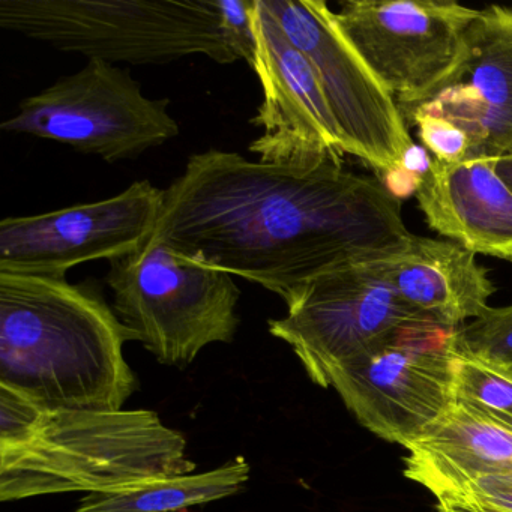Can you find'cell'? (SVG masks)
<instances>
[{"mask_svg": "<svg viewBox=\"0 0 512 512\" xmlns=\"http://www.w3.org/2000/svg\"><path fill=\"white\" fill-rule=\"evenodd\" d=\"M164 193L149 241L286 305L316 278L395 256L415 236L386 185L343 161L299 169L211 149L191 155Z\"/></svg>", "mask_w": 512, "mask_h": 512, "instance_id": "6da1fadb", "label": "cell"}, {"mask_svg": "<svg viewBox=\"0 0 512 512\" xmlns=\"http://www.w3.org/2000/svg\"><path fill=\"white\" fill-rule=\"evenodd\" d=\"M181 431L154 410L49 407L0 385V500L112 493L193 473Z\"/></svg>", "mask_w": 512, "mask_h": 512, "instance_id": "7a4b0ae2", "label": "cell"}, {"mask_svg": "<svg viewBox=\"0 0 512 512\" xmlns=\"http://www.w3.org/2000/svg\"><path fill=\"white\" fill-rule=\"evenodd\" d=\"M128 341L136 335L98 290L0 274V385L49 407L124 409L137 389Z\"/></svg>", "mask_w": 512, "mask_h": 512, "instance_id": "3957f363", "label": "cell"}, {"mask_svg": "<svg viewBox=\"0 0 512 512\" xmlns=\"http://www.w3.org/2000/svg\"><path fill=\"white\" fill-rule=\"evenodd\" d=\"M0 28L113 65L194 55L221 65L239 61L224 34L220 0H2Z\"/></svg>", "mask_w": 512, "mask_h": 512, "instance_id": "277c9868", "label": "cell"}, {"mask_svg": "<svg viewBox=\"0 0 512 512\" xmlns=\"http://www.w3.org/2000/svg\"><path fill=\"white\" fill-rule=\"evenodd\" d=\"M113 311L158 362L185 368L209 344L232 343L241 290L233 275L148 241L110 260Z\"/></svg>", "mask_w": 512, "mask_h": 512, "instance_id": "5b68a950", "label": "cell"}, {"mask_svg": "<svg viewBox=\"0 0 512 512\" xmlns=\"http://www.w3.org/2000/svg\"><path fill=\"white\" fill-rule=\"evenodd\" d=\"M169 104L167 98L146 97L127 70L91 59L77 73L25 98L0 130L53 140L116 163L179 136Z\"/></svg>", "mask_w": 512, "mask_h": 512, "instance_id": "8992f818", "label": "cell"}, {"mask_svg": "<svg viewBox=\"0 0 512 512\" xmlns=\"http://www.w3.org/2000/svg\"><path fill=\"white\" fill-rule=\"evenodd\" d=\"M286 37L316 71L349 155L383 178L403 170L415 143L394 95L338 28L323 0H262Z\"/></svg>", "mask_w": 512, "mask_h": 512, "instance_id": "52a82bcc", "label": "cell"}, {"mask_svg": "<svg viewBox=\"0 0 512 512\" xmlns=\"http://www.w3.org/2000/svg\"><path fill=\"white\" fill-rule=\"evenodd\" d=\"M457 329L437 323L403 329L335 368L329 388L362 427L407 448L454 403Z\"/></svg>", "mask_w": 512, "mask_h": 512, "instance_id": "ba28073f", "label": "cell"}, {"mask_svg": "<svg viewBox=\"0 0 512 512\" xmlns=\"http://www.w3.org/2000/svg\"><path fill=\"white\" fill-rule=\"evenodd\" d=\"M478 14L454 0H347L335 20L400 109H410L449 85Z\"/></svg>", "mask_w": 512, "mask_h": 512, "instance_id": "9c48e42d", "label": "cell"}, {"mask_svg": "<svg viewBox=\"0 0 512 512\" xmlns=\"http://www.w3.org/2000/svg\"><path fill=\"white\" fill-rule=\"evenodd\" d=\"M425 323L436 322L410 307L367 262L311 281L287 305L286 316L269 320L268 326L292 347L308 377L329 388L335 368Z\"/></svg>", "mask_w": 512, "mask_h": 512, "instance_id": "30bf717a", "label": "cell"}, {"mask_svg": "<svg viewBox=\"0 0 512 512\" xmlns=\"http://www.w3.org/2000/svg\"><path fill=\"white\" fill-rule=\"evenodd\" d=\"M164 190L149 181L100 202L0 223V274L65 278L92 260H115L139 251L154 235Z\"/></svg>", "mask_w": 512, "mask_h": 512, "instance_id": "8fae6325", "label": "cell"}, {"mask_svg": "<svg viewBox=\"0 0 512 512\" xmlns=\"http://www.w3.org/2000/svg\"><path fill=\"white\" fill-rule=\"evenodd\" d=\"M254 34L257 47L251 70L259 77L263 101L250 124L263 133L248 146L251 154L262 163L299 169L343 161L349 152L316 71L262 0H254Z\"/></svg>", "mask_w": 512, "mask_h": 512, "instance_id": "7c38bea8", "label": "cell"}, {"mask_svg": "<svg viewBox=\"0 0 512 512\" xmlns=\"http://www.w3.org/2000/svg\"><path fill=\"white\" fill-rule=\"evenodd\" d=\"M499 158L431 160L415 197L431 230L476 256L512 262V188L497 172Z\"/></svg>", "mask_w": 512, "mask_h": 512, "instance_id": "4fadbf2b", "label": "cell"}, {"mask_svg": "<svg viewBox=\"0 0 512 512\" xmlns=\"http://www.w3.org/2000/svg\"><path fill=\"white\" fill-rule=\"evenodd\" d=\"M373 266L410 307L445 328L481 316L496 293L476 254L454 241L415 235L406 250Z\"/></svg>", "mask_w": 512, "mask_h": 512, "instance_id": "5bb4252c", "label": "cell"}, {"mask_svg": "<svg viewBox=\"0 0 512 512\" xmlns=\"http://www.w3.org/2000/svg\"><path fill=\"white\" fill-rule=\"evenodd\" d=\"M407 451L404 476L451 500L478 476L512 470V431L454 401Z\"/></svg>", "mask_w": 512, "mask_h": 512, "instance_id": "9a60e30c", "label": "cell"}, {"mask_svg": "<svg viewBox=\"0 0 512 512\" xmlns=\"http://www.w3.org/2000/svg\"><path fill=\"white\" fill-rule=\"evenodd\" d=\"M448 86L463 89L478 107L488 154L512 152V7L479 10L467 28L463 59Z\"/></svg>", "mask_w": 512, "mask_h": 512, "instance_id": "2e32d148", "label": "cell"}, {"mask_svg": "<svg viewBox=\"0 0 512 512\" xmlns=\"http://www.w3.org/2000/svg\"><path fill=\"white\" fill-rule=\"evenodd\" d=\"M250 473V464L238 455L208 472L169 476L112 493L86 494L76 512H179L235 496Z\"/></svg>", "mask_w": 512, "mask_h": 512, "instance_id": "e0dca14e", "label": "cell"}, {"mask_svg": "<svg viewBox=\"0 0 512 512\" xmlns=\"http://www.w3.org/2000/svg\"><path fill=\"white\" fill-rule=\"evenodd\" d=\"M455 353L454 401L512 431V371Z\"/></svg>", "mask_w": 512, "mask_h": 512, "instance_id": "ac0fdd59", "label": "cell"}, {"mask_svg": "<svg viewBox=\"0 0 512 512\" xmlns=\"http://www.w3.org/2000/svg\"><path fill=\"white\" fill-rule=\"evenodd\" d=\"M455 349L512 371V304L488 307L455 331Z\"/></svg>", "mask_w": 512, "mask_h": 512, "instance_id": "d6986e66", "label": "cell"}, {"mask_svg": "<svg viewBox=\"0 0 512 512\" xmlns=\"http://www.w3.org/2000/svg\"><path fill=\"white\" fill-rule=\"evenodd\" d=\"M407 124L416 125L422 145L443 163H458L473 154H481L475 140L454 122L428 112L424 107L401 109Z\"/></svg>", "mask_w": 512, "mask_h": 512, "instance_id": "ffe728a7", "label": "cell"}, {"mask_svg": "<svg viewBox=\"0 0 512 512\" xmlns=\"http://www.w3.org/2000/svg\"><path fill=\"white\" fill-rule=\"evenodd\" d=\"M224 34L239 61L253 68L256 58L254 34V0H220Z\"/></svg>", "mask_w": 512, "mask_h": 512, "instance_id": "44dd1931", "label": "cell"}, {"mask_svg": "<svg viewBox=\"0 0 512 512\" xmlns=\"http://www.w3.org/2000/svg\"><path fill=\"white\" fill-rule=\"evenodd\" d=\"M448 502L466 503L497 512H512V470L478 476Z\"/></svg>", "mask_w": 512, "mask_h": 512, "instance_id": "7402d4cb", "label": "cell"}, {"mask_svg": "<svg viewBox=\"0 0 512 512\" xmlns=\"http://www.w3.org/2000/svg\"><path fill=\"white\" fill-rule=\"evenodd\" d=\"M439 512H497L479 506L466 505V503L448 502V500H439L437 502Z\"/></svg>", "mask_w": 512, "mask_h": 512, "instance_id": "603a6c76", "label": "cell"}, {"mask_svg": "<svg viewBox=\"0 0 512 512\" xmlns=\"http://www.w3.org/2000/svg\"><path fill=\"white\" fill-rule=\"evenodd\" d=\"M497 172L505 179L506 184L512 188V152L499 158V161H497Z\"/></svg>", "mask_w": 512, "mask_h": 512, "instance_id": "cb8c5ba5", "label": "cell"}]
</instances>
